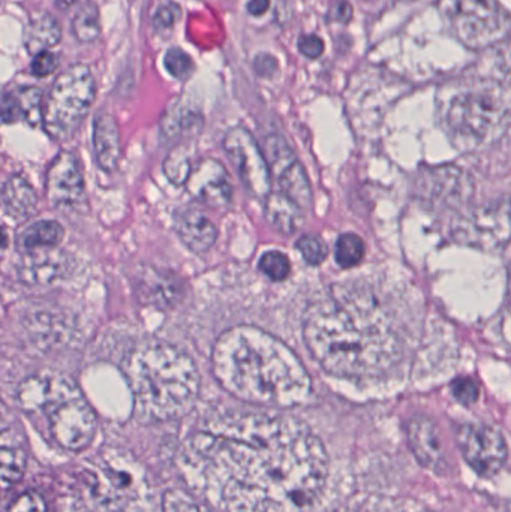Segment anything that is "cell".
<instances>
[{"label":"cell","instance_id":"6da1fadb","mask_svg":"<svg viewBox=\"0 0 511 512\" xmlns=\"http://www.w3.org/2000/svg\"><path fill=\"white\" fill-rule=\"evenodd\" d=\"M179 469L224 512H309L329 477L323 442L299 418L224 409L186 439Z\"/></svg>","mask_w":511,"mask_h":512},{"label":"cell","instance_id":"7a4b0ae2","mask_svg":"<svg viewBox=\"0 0 511 512\" xmlns=\"http://www.w3.org/2000/svg\"><path fill=\"white\" fill-rule=\"evenodd\" d=\"M303 337L317 363L344 378L383 375L404 352L380 304L348 286H333L306 309Z\"/></svg>","mask_w":511,"mask_h":512},{"label":"cell","instance_id":"3957f363","mask_svg":"<svg viewBox=\"0 0 511 512\" xmlns=\"http://www.w3.org/2000/svg\"><path fill=\"white\" fill-rule=\"evenodd\" d=\"M212 370L227 393L252 405L296 408L312 396L311 376L296 352L251 325L230 328L219 336Z\"/></svg>","mask_w":511,"mask_h":512},{"label":"cell","instance_id":"277c9868","mask_svg":"<svg viewBox=\"0 0 511 512\" xmlns=\"http://www.w3.org/2000/svg\"><path fill=\"white\" fill-rule=\"evenodd\" d=\"M122 369L134 394L135 415L143 423L185 417L197 402V366L170 343H141L126 355Z\"/></svg>","mask_w":511,"mask_h":512},{"label":"cell","instance_id":"5b68a950","mask_svg":"<svg viewBox=\"0 0 511 512\" xmlns=\"http://www.w3.org/2000/svg\"><path fill=\"white\" fill-rule=\"evenodd\" d=\"M69 512H155L143 468L125 451L105 450L75 474Z\"/></svg>","mask_w":511,"mask_h":512},{"label":"cell","instance_id":"8992f818","mask_svg":"<svg viewBox=\"0 0 511 512\" xmlns=\"http://www.w3.org/2000/svg\"><path fill=\"white\" fill-rule=\"evenodd\" d=\"M17 397L24 411L44 415L51 438L65 450H84L95 438V414L66 376H30L21 382Z\"/></svg>","mask_w":511,"mask_h":512},{"label":"cell","instance_id":"52a82bcc","mask_svg":"<svg viewBox=\"0 0 511 512\" xmlns=\"http://www.w3.org/2000/svg\"><path fill=\"white\" fill-rule=\"evenodd\" d=\"M509 93L497 84L458 90L441 111V125L453 146L476 152L497 143L509 128Z\"/></svg>","mask_w":511,"mask_h":512},{"label":"cell","instance_id":"ba28073f","mask_svg":"<svg viewBox=\"0 0 511 512\" xmlns=\"http://www.w3.org/2000/svg\"><path fill=\"white\" fill-rule=\"evenodd\" d=\"M95 99V78L86 65H72L54 81L42 102L41 122L50 137L68 140L77 132Z\"/></svg>","mask_w":511,"mask_h":512},{"label":"cell","instance_id":"9c48e42d","mask_svg":"<svg viewBox=\"0 0 511 512\" xmlns=\"http://www.w3.org/2000/svg\"><path fill=\"white\" fill-rule=\"evenodd\" d=\"M456 38L470 48L495 44L509 30V15L498 0H438Z\"/></svg>","mask_w":511,"mask_h":512},{"label":"cell","instance_id":"30bf717a","mask_svg":"<svg viewBox=\"0 0 511 512\" xmlns=\"http://www.w3.org/2000/svg\"><path fill=\"white\" fill-rule=\"evenodd\" d=\"M458 444L468 465L483 478L500 474L509 456L506 438L491 424H464L458 430Z\"/></svg>","mask_w":511,"mask_h":512},{"label":"cell","instance_id":"8fae6325","mask_svg":"<svg viewBox=\"0 0 511 512\" xmlns=\"http://www.w3.org/2000/svg\"><path fill=\"white\" fill-rule=\"evenodd\" d=\"M224 150L249 192L266 198L272 188V174L254 135L242 126L231 128L225 134Z\"/></svg>","mask_w":511,"mask_h":512},{"label":"cell","instance_id":"7c38bea8","mask_svg":"<svg viewBox=\"0 0 511 512\" xmlns=\"http://www.w3.org/2000/svg\"><path fill=\"white\" fill-rule=\"evenodd\" d=\"M266 155L270 174L278 180L282 194L303 210L309 209L312 206L311 183L287 141L279 135L267 138Z\"/></svg>","mask_w":511,"mask_h":512},{"label":"cell","instance_id":"4fadbf2b","mask_svg":"<svg viewBox=\"0 0 511 512\" xmlns=\"http://www.w3.org/2000/svg\"><path fill=\"white\" fill-rule=\"evenodd\" d=\"M455 236L461 242L483 249H500L509 242L507 206L483 207L459 222Z\"/></svg>","mask_w":511,"mask_h":512},{"label":"cell","instance_id":"5bb4252c","mask_svg":"<svg viewBox=\"0 0 511 512\" xmlns=\"http://www.w3.org/2000/svg\"><path fill=\"white\" fill-rule=\"evenodd\" d=\"M132 286L143 306L156 309H170L176 306L185 294L183 282L176 274L152 265H140L135 268Z\"/></svg>","mask_w":511,"mask_h":512},{"label":"cell","instance_id":"9a60e30c","mask_svg":"<svg viewBox=\"0 0 511 512\" xmlns=\"http://www.w3.org/2000/svg\"><path fill=\"white\" fill-rule=\"evenodd\" d=\"M185 185L195 200L210 209H225L233 200L230 176L216 159H203L194 165Z\"/></svg>","mask_w":511,"mask_h":512},{"label":"cell","instance_id":"2e32d148","mask_svg":"<svg viewBox=\"0 0 511 512\" xmlns=\"http://www.w3.org/2000/svg\"><path fill=\"white\" fill-rule=\"evenodd\" d=\"M407 439L417 462L435 474H446L449 469L440 430L432 418L416 415L407 423Z\"/></svg>","mask_w":511,"mask_h":512},{"label":"cell","instance_id":"e0dca14e","mask_svg":"<svg viewBox=\"0 0 511 512\" xmlns=\"http://www.w3.org/2000/svg\"><path fill=\"white\" fill-rule=\"evenodd\" d=\"M419 189L425 200L449 207L462 206L473 194V185L468 182L464 171L456 167L426 171L420 177Z\"/></svg>","mask_w":511,"mask_h":512},{"label":"cell","instance_id":"ac0fdd59","mask_svg":"<svg viewBox=\"0 0 511 512\" xmlns=\"http://www.w3.org/2000/svg\"><path fill=\"white\" fill-rule=\"evenodd\" d=\"M48 200L54 206H74L84 195V179L75 155L62 152L54 158L47 174Z\"/></svg>","mask_w":511,"mask_h":512},{"label":"cell","instance_id":"d6986e66","mask_svg":"<svg viewBox=\"0 0 511 512\" xmlns=\"http://www.w3.org/2000/svg\"><path fill=\"white\" fill-rule=\"evenodd\" d=\"M174 227L183 245L194 254H206L218 239L215 224L197 209L180 210L176 215Z\"/></svg>","mask_w":511,"mask_h":512},{"label":"cell","instance_id":"ffe728a7","mask_svg":"<svg viewBox=\"0 0 511 512\" xmlns=\"http://www.w3.org/2000/svg\"><path fill=\"white\" fill-rule=\"evenodd\" d=\"M68 270V258L63 252L51 249H36L24 255L18 265V276L27 285H45L54 282Z\"/></svg>","mask_w":511,"mask_h":512},{"label":"cell","instance_id":"44dd1931","mask_svg":"<svg viewBox=\"0 0 511 512\" xmlns=\"http://www.w3.org/2000/svg\"><path fill=\"white\" fill-rule=\"evenodd\" d=\"M26 462V450L20 436L8 427L0 436V495L23 478Z\"/></svg>","mask_w":511,"mask_h":512},{"label":"cell","instance_id":"7402d4cb","mask_svg":"<svg viewBox=\"0 0 511 512\" xmlns=\"http://www.w3.org/2000/svg\"><path fill=\"white\" fill-rule=\"evenodd\" d=\"M93 144H95L99 167L107 173L116 170L122 147H120L119 128L110 114L102 113L96 117L95 126H93Z\"/></svg>","mask_w":511,"mask_h":512},{"label":"cell","instance_id":"603a6c76","mask_svg":"<svg viewBox=\"0 0 511 512\" xmlns=\"http://www.w3.org/2000/svg\"><path fill=\"white\" fill-rule=\"evenodd\" d=\"M266 219L278 233L285 236H293L297 231L302 230L305 225V213L302 207L297 206L293 200L282 194L267 195Z\"/></svg>","mask_w":511,"mask_h":512},{"label":"cell","instance_id":"cb8c5ba5","mask_svg":"<svg viewBox=\"0 0 511 512\" xmlns=\"http://www.w3.org/2000/svg\"><path fill=\"white\" fill-rule=\"evenodd\" d=\"M0 200L6 213L18 222L27 221L35 215L38 197L35 189L21 176H12L0 192Z\"/></svg>","mask_w":511,"mask_h":512},{"label":"cell","instance_id":"d4e9b609","mask_svg":"<svg viewBox=\"0 0 511 512\" xmlns=\"http://www.w3.org/2000/svg\"><path fill=\"white\" fill-rule=\"evenodd\" d=\"M42 99L41 92L36 89H26L20 95L9 93L0 102V119L6 123L18 122L24 119L36 125L41 122Z\"/></svg>","mask_w":511,"mask_h":512},{"label":"cell","instance_id":"484cf974","mask_svg":"<svg viewBox=\"0 0 511 512\" xmlns=\"http://www.w3.org/2000/svg\"><path fill=\"white\" fill-rule=\"evenodd\" d=\"M60 41V29L53 15L42 14L33 18L24 35V45L32 54L47 51Z\"/></svg>","mask_w":511,"mask_h":512},{"label":"cell","instance_id":"4316f807","mask_svg":"<svg viewBox=\"0 0 511 512\" xmlns=\"http://www.w3.org/2000/svg\"><path fill=\"white\" fill-rule=\"evenodd\" d=\"M63 239L62 225L54 221H41L30 225L20 243L26 251H36V249L56 248Z\"/></svg>","mask_w":511,"mask_h":512},{"label":"cell","instance_id":"83f0119b","mask_svg":"<svg viewBox=\"0 0 511 512\" xmlns=\"http://www.w3.org/2000/svg\"><path fill=\"white\" fill-rule=\"evenodd\" d=\"M72 33L80 42H93L101 35L98 6L93 2L84 3L74 20H72Z\"/></svg>","mask_w":511,"mask_h":512},{"label":"cell","instance_id":"f1b7e54d","mask_svg":"<svg viewBox=\"0 0 511 512\" xmlns=\"http://www.w3.org/2000/svg\"><path fill=\"white\" fill-rule=\"evenodd\" d=\"M192 164L191 150L186 146H179L171 150L170 155L164 161V173L173 185L183 186L191 174Z\"/></svg>","mask_w":511,"mask_h":512},{"label":"cell","instance_id":"f546056e","mask_svg":"<svg viewBox=\"0 0 511 512\" xmlns=\"http://www.w3.org/2000/svg\"><path fill=\"white\" fill-rule=\"evenodd\" d=\"M366 255V245L362 237L357 234L348 233L339 237L335 246V259L339 267L348 268L356 267L363 261Z\"/></svg>","mask_w":511,"mask_h":512},{"label":"cell","instance_id":"4dcf8cb0","mask_svg":"<svg viewBox=\"0 0 511 512\" xmlns=\"http://www.w3.org/2000/svg\"><path fill=\"white\" fill-rule=\"evenodd\" d=\"M258 267L273 282H284L291 274L290 259L279 251L266 252V254L261 256Z\"/></svg>","mask_w":511,"mask_h":512},{"label":"cell","instance_id":"1f68e13d","mask_svg":"<svg viewBox=\"0 0 511 512\" xmlns=\"http://www.w3.org/2000/svg\"><path fill=\"white\" fill-rule=\"evenodd\" d=\"M296 248L302 254L303 259L314 267L323 264L329 256V248H327L326 242L321 237L314 236V234H306V236L300 237L297 240Z\"/></svg>","mask_w":511,"mask_h":512},{"label":"cell","instance_id":"d6a6232c","mask_svg":"<svg viewBox=\"0 0 511 512\" xmlns=\"http://www.w3.org/2000/svg\"><path fill=\"white\" fill-rule=\"evenodd\" d=\"M165 68L173 75L177 80H186L191 77L194 72V62H192L191 56L180 48H170L165 54L164 59Z\"/></svg>","mask_w":511,"mask_h":512},{"label":"cell","instance_id":"836d02e7","mask_svg":"<svg viewBox=\"0 0 511 512\" xmlns=\"http://www.w3.org/2000/svg\"><path fill=\"white\" fill-rule=\"evenodd\" d=\"M162 512H212L204 505L198 504L188 493L171 490L162 502Z\"/></svg>","mask_w":511,"mask_h":512},{"label":"cell","instance_id":"e575fe53","mask_svg":"<svg viewBox=\"0 0 511 512\" xmlns=\"http://www.w3.org/2000/svg\"><path fill=\"white\" fill-rule=\"evenodd\" d=\"M167 123L164 128L168 129V134H176V132H191L201 128L200 114L192 113V111L179 110L167 117Z\"/></svg>","mask_w":511,"mask_h":512},{"label":"cell","instance_id":"d590c367","mask_svg":"<svg viewBox=\"0 0 511 512\" xmlns=\"http://www.w3.org/2000/svg\"><path fill=\"white\" fill-rule=\"evenodd\" d=\"M452 394L462 405H474L480 397L479 384L471 378L456 379L452 384Z\"/></svg>","mask_w":511,"mask_h":512},{"label":"cell","instance_id":"8d00e7d4","mask_svg":"<svg viewBox=\"0 0 511 512\" xmlns=\"http://www.w3.org/2000/svg\"><path fill=\"white\" fill-rule=\"evenodd\" d=\"M8 512H50L47 502L36 492H27L18 496Z\"/></svg>","mask_w":511,"mask_h":512},{"label":"cell","instance_id":"74e56055","mask_svg":"<svg viewBox=\"0 0 511 512\" xmlns=\"http://www.w3.org/2000/svg\"><path fill=\"white\" fill-rule=\"evenodd\" d=\"M57 66H59L57 54L51 53L50 50L41 51V53L35 54V59H33L32 74L36 77H47L56 71Z\"/></svg>","mask_w":511,"mask_h":512},{"label":"cell","instance_id":"f35d334b","mask_svg":"<svg viewBox=\"0 0 511 512\" xmlns=\"http://www.w3.org/2000/svg\"><path fill=\"white\" fill-rule=\"evenodd\" d=\"M180 18V8L176 3L170 2L159 6L158 11L153 15V26L156 29H170Z\"/></svg>","mask_w":511,"mask_h":512},{"label":"cell","instance_id":"ab89813d","mask_svg":"<svg viewBox=\"0 0 511 512\" xmlns=\"http://www.w3.org/2000/svg\"><path fill=\"white\" fill-rule=\"evenodd\" d=\"M299 51L308 59H318L324 53V42L317 35H303L299 39Z\"/></svg>","mask_w":511,"mask_h":512},{"label":"cell","instance_id":"60d3db41","mask_svg":"<svg viewBox=\"0 0 511 512\" xmlns=\"http://www.w3.org/2000/svg\"><path fill=\"white\" fill-rule=\"evenodd\" d=\"M254 69L260 77H272L278 71V60L272 54H258L254 60Z\"/></svg>","mask_w":511,"mask_h":512},{"label":"cell","instance_id":"b9f144b4","mask_svg":"<svg viewBox=\"0 0 511 512\" xmlns=\"http://www.w3.org/2000/svg\"><path fill=\"white\" fill-rule=\"evenodd\" d=\"M246 8H248L249 14L258 17V15L266 14L269 11L270 0H249Z\"/></svg>","mask_w":511,"mask_h":512},{"label":"cell","instance_id":"7bdbcfd3","mask_svg":"<svg viewBox=\"0 0 511 512\" xmlns=\"http://www.w3.org/2000/svg\"><path fill=\"white\" fill-rule=\"evenodd\" d=\"M353 17V8L350 3L341 2L338 5V9L335 12V20L341 21V23H347Z\"/></svg>","mask_w":511,"mask_h":512},{"label":"cell","instance_id":"ee69618b","mask_svg":"<svg viewBox=\"0 0 511 512\" xmlns=\"http://www.w3.org/2000/svg\"><path fill=\"white\" fill-rule=\"evenodd\" d=\"M75 3H77V0H56L57 8L62 9V11H68Z\"/></svg>","mask_w":511,"mask_h":512},{"label":"cell","instance_id":"f6af8a7d","mask_svg":"<svg viewBox=\"0 0 511 512\" xmlns=\"http://www.w3.org/2000/svg\"><path fill=\"white\" fill-rule=\"evenodd\" d=\"M8 245V236H6L5 230L0 227V249L5 248Z\"/></svg>","mask_w":511,"mask_h":512},{"label":"cell","instance_id":"bcb514c9","mask_svg":"<svg viewBox=\"0 0 511 512\" xmlns=\"http://www.w3.org/2000/svg\"><path fill=\"white\" fill-rule=\"evenodd\" d=\"M5 429L6 426H2V424H0V435H2L3 432H5Z\"/></svg>","mask_w":511,"mask_h":512},{"label":"cell","instance_id":"7dc6e473","mask_svg":"<svg viewBox=\"0 0 511 512\" xmlns=\"http://www.w3.org/2000/svg\"><path fill=\"white\" fill-rule=\"evenodd\" d=\"M425 512H429V511H425Z\"/></svg>","mask_w":511,"mask_h":512}]
</instances>
